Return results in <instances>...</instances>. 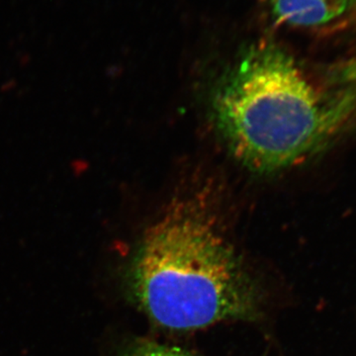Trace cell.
<instances>
[{"mask_svg":"<svg viewBox=\"0 0 356 356\" xmlns=\"http://www.w3.org/2000/svg\"><path fill=\"white\" fill-rule=\"evenodd\" d=\"M215 127L245 168L273 173L311 158L356 119V86L324 91L282 48L255 44L218 81Z\"/></svg>","mask_w":356,"mask_h":356,"instance_id":"obj_1","label":"cell"},{"mask_svg":"<svg viewBox=\"0 0 356 356\" xmlns=\"http://www.w3.org/2000/svg\"><path fill=\"white\" fill-rule=\"evenodd\" d=\"M130 282L149 317L177 331L252 318L259 305L254 282L216 218L191 199L173 204L147 232Z\"/></svg>","mask_w":356,"mask_h":356,"instance_id":"obj_2","label":"cell"},{"mask_svg":"<svg viewBox=\"0 0 356 356\" xmlns=\"http://www.w3.org/2000/svg\"><path fill=\"white\" fill-rule=\"evenodd\" d=\"M270 19L276 26L324 27L356 9V0H266Z\"/></svg>","mask_w":356,"mask_h":356,"instance_id":"obj_3","label":"cell"},{"mask_svg":"<svg viewBox=\"0 0 356 356\" xmlns=\"http://www.w3.org/2000/svg\"><path fill=\"white\" fill-rule=\"evenodd\" d=\"M123 356H194L186 351L172 348V346H161V344L151 343V341H140L131 346Z\"/></svg>","mask_w":356,"mask_h":356,"instance_id":"obj_4","label":"cell"},{"mask_svg":"<svg viewBox=\"0 0 356 356\" xmlns=\"http://www.w3.org/2000/svg\"><path fill=\"white\" fill-rule=\"evenodd\" d=\"M334 79L341 84H356V57L341 65L337 70Z\"/></svg>","mask_w":356,"mask_h":356,"instance_id":"obj_5","label":"cell"}]
</instances>
